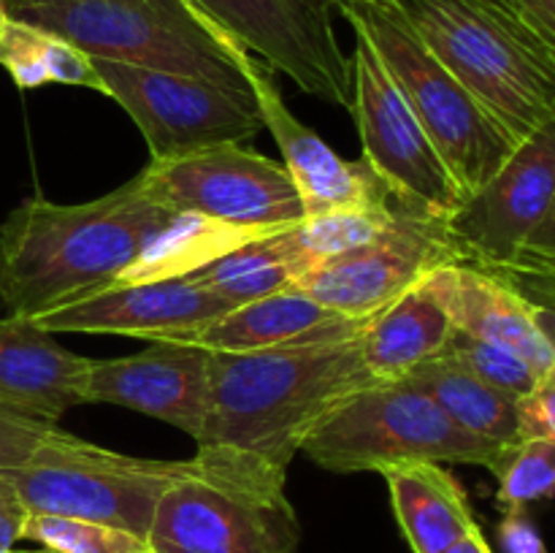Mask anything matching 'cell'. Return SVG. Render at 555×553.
<instances>
[{
    "label": "cell",
    "instance_id": "6da1fadb",
    "mask_svg": "<svg viewBox=\"0 0 555 553\" xmlns=\"http://www.w3.org/2000/svg\"><path fill=\"white\" fill-rule=\"evenodd\" d=\"M171 215L139 173L87 204L30 195L0 222V309L36 320L108 291Z\"/></svg>",
    "mask_w": 555,
    "mask_h": 553
},
{
    "label": "cell",
    "instance_id": "7a4b0ae2",
    "mask_svg": "<svg viewBox=\"0 0 555 553\" xmlns=\"http://www.w3.org/2000/svg\"><path fill=\"white\" fill-rule=\"evenodd\" d=\"M372 383L358 336L211 352L209 421L195 445L236 450L287 472L312 428Z\"/></svg>",
    "mask_w": 555,
    "mask_h": 553
},
{
    "label": "cell",
    "instance_id": "3957f363",
    "mask_svg": "<svg viewBox=\"0 0 555 553\" xmlns=\"http://www.w3.org/2000/svg\"><path fill=\"white\" fill-rule=\"evenodd\" d=\"M417 36L518 141L555 117V49L509 0H396Z\"/></svg>",
    "mask_w": 555,
    "mask_h": 553
},
{
    "label": "cell",
    "instance_id": "277c9868",
    "mask_svg": "<svg viewBox=\"0 0 555 553\" xmlns=\"http://www.w3.org/2000/svg\"><path fill=\"white\" fill-rule=\"evenodd\" d=\"M5 11L57 33L92 60L233 87H249L258 63L193 0H5Z\"/></svg>",
    "mask_w": 555,
    "mask_h": 553
},
{
    "label": "cell",
    "instance_id": "5b68a950",
    "mask_svg": "<svg viewBox=\"0 0 555 553\" xmlns=\"http://www.w3.org/2000/svg\"><path fill=\"white\" fill-rule=\"evenodd\" d=\"M285 477L247 453L198 448L163 493L146 545L152 553H296L301 520Z\"/></svg>",
    "mask_w": 555,
    "mask_h": 553
},
{
    "label": "cell",
    "instance_id": "8992f818",
    "mask_svg": "<svg viewBox=\"0 0 555 553\" xmlns=\"http://www.w3.org/2000/svg\"><path fill=\"white\" fill-rule=\"evenodd\" d=\"M334 5L374 43L464 195L480 190L520 141L428 49L396 0H334Z\"/></svg>",
    "mask_w": 555,
    "mask_h": 553
},
{
    "label": "cell",
    "instance_id": "52a82bcc",
    "mask_svg": "<svg viewBox=\"0 0 555 553\" xmlns=\"http://www.w3.org/2000/svg\"><path fill=\"white\" fill-rule=\"evenodd\" d=\"M507 445L466 432L410 380L361 388L336 404L301 445L318 466L339 475L383 472L401 461L477 464L493 470Z\"/></svg>",
    "mask_w": 555,
    "mask_h": 553
},
{
    "label": "cell",
    "instance_id": "ba28073f",
    "mask_svg": "<svg viewBox=\"0 0 555 553\" xmlns=\"http://www.w3.org/2000/svg\"><path fill=\"white\" fill-rule=\"evenodd\" d=\"M188 470V461L125 455L54 426L33 459L5 477L27 513L87 518L146 540L163 493Z\"/></svg>",
    "mask_w": 555,
    "mask_h": 553
},
{
    "label": "cell",
    "instance_id": "9c48e42d",
    "mask_svg": "<svg viewBox=\"0 0 555 553\" xmlns=\"http://www.w3.org/2000/svg\"><path fill=\"white\" fill-rule=\"evenodd\" d=\"M103 95L130 114L152 160L217 144H242L266 128L253 87L220 85L141 65L92 60Z\"/></svg>",
    "mask_w": 555,
    "mask_h": 553
},
{
    "label": "cell",
    "instance_id": "30bf717a",
    "mask_svg": "<svg viewBox=\"0 0 555 553\" xmlns=\"http://www.w3.org/2000/svg\"><path fill=\"white\" fill-rule=\"evenodd\" d=\"M352 33L356 49L350 57V112L361 133V157L393 190L396 198L428 217L448 220L464 204V190L417 119L415 108L401 95L366 33L361 27H352Z\"/></svg>",
    "mask_w": 555,
    "mask_h": 553
},
{
    "label": "cell",
    "instance_id": "8fae6325",
    "mask_svg": "<svg viewBox=\"0 0 555 553\" xmlns=\"http://www.w3.org/2000/svg\"><path fill=\"white\" fill-rule=\"evenodd\" d=\"M139 179L146 195L171 211H195L253 228H291L304 220L301 198L285 163L242 144L150 160Z\"/></svg>",
    "mask_w": 555,
    "mask_h": 553
},
{
    "label": "cell",
    "instance_id": "7c38bea8",
    "mask_svg": "<svg viewBox=\"0 0 555 553\" xmlns=\"http://www.w3.org/2000/svg\"><path fill=\"white\" fill-rule=\"evenodd\" d=\"M258 63L298 90L350 108L352 60L336 36L334 0H193Z\"/></svg>",
    "mask_w": 555,
    "mask_h": 553
},
{
    "label": "cell",
    "instance_id": "4fadbf2b",
    "mask_svg": "<svg viewBox=\"0 0 555 553\" xmlns=\"http://www.w3.org/2000/svg\"><path fill=\"white\" fill-rule=\"evenodd\" d=\"M444 263H459L444 220L401 206L374 242L312 266L287 287L345 318L366 320Z\"/></svg>",
    "mask_w": 555,
    "mask_h": 553
},
{
    "label": "cell",
    "instance_id": "5bb4252c",
    "mask_svg": "<svg viewBox=\"0 0 555 553\" xmlns=\"http://www.w3.org/2000/svg\"><path fill=\"white\" fill-rule=\"evenodd\" d=\"M555 195V117L444 220L459 263L509 271Z\"/></svg>",
    "mask_w": 555,
    "mask_h": 553
},
{
    "label": "cell",
    "instance_id": "9a60e30c",
    "mask_svg": "<svg viewBox=\"0 0 555 553\" xmlns=\"http://www.w3.org/2000/svg\"><path fill=\"white\" fill-rule=\"evenodd\" d=\"M81 404L125 407L198 442L211 407V350L190 342H152L133 356L92 361Z\"/></svg>",
    "mask_w": 555,
    "mask_h": 553
},
{
    "label": "cell",
    "instance_id": "2e32d148",
    "mask_svg": "<svg viewBox=\"0 0 555 553\" xmlns=\"http://www.w3.org/2000/svg\"><path fill=\"white\" fill-rule=\"evenodd\" d=\"M231 312L195 276L117 285L36 318L49 334H119L146 342H190Z\"/></svg>",
    "mask_w": 555,
    "mask_h": 553
},
{
    "label": "cell",
    "instance_id": "e0dca14e",
    "mask_svg": "<svg viewBox=\"0 0 555 553\" xmlns=\"http://www.w3.org/2000/svg\"><path fill=\"white\" fill-rule=\"evenodd\" d=\"M271 74L274 70L266 68L263 63H255L249 70V87L258 101L263 125L274 136L282 152V163L296 184L304 217L361 209V206H383L396 201L393 190L374 173V168L363 157L347 160V157L336 155L309 125H304L287 108Z\"/></svg>",
    "mask_w": 555,
    "mask_h": 553
},
{
    "label": "cell",
    "instance_id": "ac0fdd59",
    "mask_svg": "<svg viewBox=\"0 0 555 553\" xmlns=\"http://www.w3.org/2000/svg\"><path fill=\"white\" fill-rule=\"evenodd\" d=\"M423 287L437 298L453 329L513 347L540 374L555 366V350L537 329L529 298L496 271L444 263L423 276Z\"/></svg>",
    "mask_w": 555,
    "mask_h": 553
},
{
    "label": "cell",
    "instance_id": "d6986e66",
    "mask_svg": "<svg viewBox=\"0 0 555 553\" xmlns=\"http://www.w3.org/2000/svg\"><path fill=\"white\" fill-rule=\"evenodd\" d=\"M90 363L54 342L36 320L0 318V404L60 423L65 412L81 407Z\"/></svg>",
    "mask_w": 555,
    "mask_h": 553
},
{
    "label": "cell",
    "instance_id": "ffe728a7",
    "mask_svg": "<svg viewBox=\"0 0 555 553\" xmlns=\"http://www.w3.org/2000/svg\"><path fill=\"white\" fill-rule=\"evenodd\" d=\"M363 320L345 318L296 287L231 309L206 325L193 345L211 352H249L282 345H307L320 339L361 334Z\"/></svg>",
    "mask_w": 555,
    "mask_h": 553
},
{
    "label": "cell",
    "instance_id": "44dd1931",
    "mask_svg": "<svg viewBox=\"0 0 555 553\" xmlns=\"http://www.w3.org/2000/svg\"><path fill=\"white\" fill-rule=\"evenodd\" d=\"M379 475L390 488L396 520L415 553H442L480 529L464 486L434 461H401Z\"/></svg>",
    "mask_w": 555,
    "mask_h": 553
},
{
    "label": "cell",
    "instance_id": "7402d4cb",
    "mask_svg": "<svg viewBox=\"0 0 555 553\" xmlns=\"http://www.w3.org/2000/svg\"><path fill=\"white\" fill-rule=\"evenodd\" d=\"M450 331L453 323L421 280L393 304L363 320L358 350L374 380H406L421 363L444 350Z\"/></svg>",
    "mask_w": 555,
    "mask_h": 553
},
{
    "label": "cell",
    "instance_id": "603a6c76",
    "mask_svg": "<svg viewBox=\"0 0 555 553\" xmlns=\"http://www.w3.org/2000/svg\"><path fill=\"white\" fill-rule=\"evenodd\" d=\"M282 228H253L233 226L215 217L195 215V211H173L155 233L144 242L128 269L117 276V285H139V282L179 280L209 269L225 255L247 247L249 242L269 236Z\"/></svg>",
    "mask_w": 555,
    "mask_h": 553
},
{
    "label": "cell",
    "instance_id": "cb8c5ba5",
    "mask_svg": "<svg viewBox=\"0 0 555 553\" xmlns=\"http://www.w3.org/2000/svg\"><path fill=\"white\" fill-rule=\"evenodd\" d=\"M406 380L431 396L439 410L466 432L499 445H513L520 439L518 401L493 385L482 383L469 369L459 366L450 358H431L421 363Z\"/></svg>",
    "mask_w": 555,
    "mask_h": 553
},
{
    "label": "cell",
    "instance_id": "d4e9b609",
    "mask_svg": "<svg viewBox=\"0 0 555 553\" xmlns=\"http://www.w3.org/2000/svg\"><path fill=\"white\" fill-rule=\"evenodd\" d=\"M291 228L249 242L247 247L225 255L193 276L228 309L244 307V304L271 296V293L285 291L293 280L309 271L307 260L301 258L296 242H293Z\"/></svg>",
    "mask_w": 555,
    "mask_h": 553
},
{
    "label": "cell",
    "instance_id": "484cf974",
    "mask_svg": "<svg viewBox=\"0 0 555 553\" xmlns=\"http://www.w3.org/2000/svg\"><path fill=\"white\" fill-rule=\"evenodd\" d=\"M0 68H5L20 90L68 85L103 92L95 63L79 47L60 38L57 33L11 16L0 36Z\"/></svg>",
    "mask_w": 555,
    "mask_h": 553
},
{
    "label": "cell",
    "instance_id": "4316f807",
    "mask_svg": "<svg viewBox=\"0 0 555 553\" xmlns=\"http://www.w3.org/2000/svg\"><path fill=\"white\" fill-rule=\"evenodd\" d=\"M401 206L410 204L396 198L383 206H361V209H341L328 211V215L304 217L301 222L291 228V236L301 258L312 269V266L323 263V260H331L336 255H345L350 249L374 242L396 220Z\"/></svg>",
    "mask_w": 555,
    "mask_h": 553
},
{
    "label": "cell",
    "instance_id": "83f0119b",
    "mask_svg": "<svg viewBox=\"0 0 555 553\" xmlns=\"http://www.w3.org/2000/svg\"><path fill=\"white\" fill-rule=\"evenodd\" d=\"M439 356L450 358V361H455L459 366L469 369L475 377L493 385V388L502 390V394L513 396L515 401L529 396L542 377V374L537 372L520 352H515L513 347L480 339V336H472L459 329L450 331L448 345H444V350L439 352Z\"/></svg>",
    "mask_w": 555,
    "mask_h": 553
},
{
    "label": "cell",
    "instance_id": "f1b7e54d",
    "mask_svg": "<svg viewBox=\"0 0 555 553\" xmlns=\"http://www.w3.org/2000/svg\"><path fill=\"white\" fill-rule=\"evenodd\" d=\"M499 480V507L526 510L529 504L555 497V445L547 439H518L507 445L493 466Z\"/></svg>",
    "mask_w": 555,
    "mask_h": 553
},
{
    "label": "cell",
    "instance_id": "f546056e",
    "mask_svg": "<svg viewBox=\"0 0 555 553\" xmlns=\"http://www.w3.org/2000/svg\"><path fill=\"white\" fill-rule=\"evenodd\" d=\"M22 540L38 542L49 553H146L150 545L141 537L117 526L87 518L27 513Z\"/></svg>",
    "mask_w": 555,
    "mask_h": 553
},
{
    "label": "cell",
    "instance_id": "4dcf8cb0",
    "mask_svg": "<svg viewBox=\"0 0 555 553\" xmlns=\"http://www.w3.org/2000/svg\"><path fill=\"white\" fill-rule=\"evenodd\" d=\"M54 426L57 423L38 421L0 404V472L25 466Z\"/></svg>",
    "mask_w": 555,
    "mask_h": 553
},
{
    "label": "cell",
    "instance_id": "1f68e13d",
    "mask_svg": "<svg viewBox=\"0 0 555 553\" xmlns=\"http://www.w3.org/2000/svg\"><path fill=\"white\" fill-rule=\"evenodd\" d=\"M518 428L520 439H547L555 445V366L518 401Z\"/></svg>",
    "mask_w": 555,
    "mask_h": 553
},
{
    "label": "cell",
    "instance_id": "d6a6232c",
    "mask_svg": "<svg viewBox=\"0 0 555 553\" xmlns=\"http://www.w3.org/2000/svg\"><path fill=\"white\" fill-rule=\"evenodd\" d=\"M496 274H537L553 276L555 274V195L547 215L542 217L540 226L529 236V242L520 249L518 260L509 271H496Z\"/></svg>",
    "mask_w": 555,
    "mask_h": 553
},
{
    "label": "cell",
    "instance_id": "836d02e7",
    "mask_svg": "<svg viewBox=\"0 0 555 553\" xmlns=\"http://www.w3.org/2000/svg\"><path fill=\"white\" fill-rule=\"evenodd\" d=\"M504 280L513 282L531 304V314H534L537 329L545 334V339L551 342V347L555 350V287L542 282L540 276L531 274H502Z\"/></svg>",
    "mask_w": 555,
    "mask_h": 553
},
{
    "label": "cell",
    "instance_id": "e575fe53",
    "mask_svg": "<svg viewBox=\"0 0 555 553\" xmlns=\"http://www.w3.org/2000/svg\"><path fill=\"white\" fill-rule=\"evenodd\" d=\"M502 553H547L545 540L526 510H507L496 529Z\"/></svg>",
    "mask_w": 555,
    "mask_h": 553
},
{
    "label": "cell",
    "instance_id": "d590c367",
    "mask_svg": "<svg viewBox=\"0 0 555 553\" xmlns=\"http://www.w3.org/2000/svg\"><path fill=\"white\" fill-rule=\"evenodd\" d=\"M27 510L22 504L20 493L11 486L5 472H0V553L14 551L16 542L22 540V529H25Z\"/></svg>",
    "mask_w": 555,
    "mask_h": 553
},
{
    "label": "cell",
    "instance_id": "8d00e7d4",
    "mask_svg": "<svg viewBox=\"0 0 555 553\" xmlns=\"http://www.w3.org/2000/svg\"><path fill=\"white\" fill-rule=\"evenodd\" d=\"M537 36L555 49V0H509Z\"/></svg>",
    "mask_w": 555,
    "mask_h": 553
},
{
    "label": "cell",
    "instance_id": "74e56055",
    "mask_svg": "<svg viewBox=\"0 0 555 553\" xmlns=\"http://www.w3.org/2000/svg\"><path fill=\"white\" fill-rule=\"evenodd\" d=\"M442 553H493V548L488 545L482 529H475L472 535L461 537L459 542H453V545H450L448 551H442Z\"/></svg>",
    "mask_w": 555,
    "mask_h": 553
},
{
    "label": "cell",
    "instance_id": "f35d334b",
    "mask_svg": "<svg viewBox=\"0 0 555 553\" xmlns=\"http://www.w3.org/2000/svg\"><path fill=\"white\" fill-rule=\"evenodd\" d=\"M5 22H9V11H5V0H0V36H3Z\"/></svg>",
    "mask_w": 555,
    "mask_h": 553
},
{
    "label": "cell",
    "instance_id": "ab89813d",
    "mask_svg": "<svg viewBox=\"0 0 555 553\" xmlns=\"http://www.w3.org/2000/svg\"><path fill=\"white\" fill-rule=\"evenodd\" d=\"M531 276H537V274H531ZM540 280L547 282V285H551V287H555V274L553 276H540Z\"/></svg>",
    "mask_w": 555,
    "mask_h": 553
},
{
    "label": "cell",
    "instance_id": "60d3db41",
    "mask_svg": "<svg viewBox=\"0 0 555 553\" xmlns=\"http://www.w3.org/2000/svg\"><path fill=\"white\" fill-rule=\"evenodd\" d=\"M9 553H49V551H43V548H38V551H16L14 548V551H9Z\"/></svg>",
    "mask_w": 555,
    "mask_h": 553
},
{
    "label": "cell",
    "instance_id": "b9f144b4",
    "mask_svg": "<svg viewBox=\"0 0 555 553\" xmlns=\"http://www.w3.org/2000/svg\"><path fill=\"white\" fill-rule=\"evenodd\" d=\"M146 553H152V551H146Z\"/></svg>",
    "mask_w": 555,
    "mask_h": 553
}]
</instances>
